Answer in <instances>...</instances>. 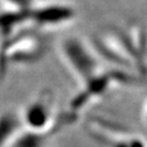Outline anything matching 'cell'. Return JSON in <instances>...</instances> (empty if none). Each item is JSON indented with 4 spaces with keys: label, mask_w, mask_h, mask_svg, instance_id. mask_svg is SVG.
<instances>
[{
    "label": "cell",
    "mask_w": 147,
    "mask_h": 147,
    "mask_svg": "<svg viewBox=\"0 0 147 147\" xmlns=\"http://www.w3.org/2000/svg\"><path fill=\"white\" fill-rule=\"evenodd\" d=\"M2 8L11 10H28L37 3V0H0Z\"/></svg>",
    "instance_id": "cell-2"
},
{
    "label": "cell",
    "mask_w": 147,
    "mask_h": 147,
    "mask_svg": "<svg viewBox=\"0 0 147 147\" xmlns=\"http://www.w3.org/2000/svg\"><path fill=\"white\" fill-rule=\"evenodd\" d=\"M61 53L69 70L85 85L96 80L107 69L93 46L86 45L80 38L70 37L64 39L61 45Z\"/></svg>",
    "instance_id": "cell-1"
}]
</instances>
